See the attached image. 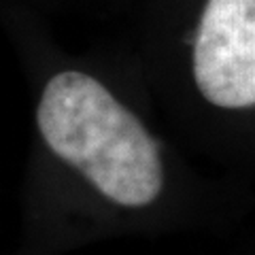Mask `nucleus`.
Here are the masks:
<instances>
[{
  "instance_id": "1",
  "label": "nucleus",
  "mask_w": 255,
  "mask_h": 255,
  "mask_svg": "<svg viewBox=\"0 0 255 255\" xmlns=\"http://www.w3.org/2000/svg\"><path fill=\"white\" fill-rule=\"evenodd\" d=\"M38 132L107 200L145 209L164 189L157 140L98 79L64 70L47 81L36 109Z\"/></svg>"
},
{
  "instance_id": "2",
  "label": "nucleus",
  "mask_w": 255,
  "mask_h": 255,
  "mask_svg": "<svg viewBox=\"0 0 255 255\" xmlns=\"http://www.w3.org/2000/svg\"><path fill=\"white\" fill-rule=\"evenodd\" d=\"M191 75L209 105L226 111L255 107V0H206Z\"/></svg>"
}]
</instances>
